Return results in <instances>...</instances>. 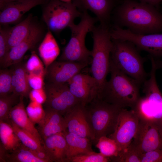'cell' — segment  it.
<instances>
[{
    "label": "cell",
    "mask_w": 162,
    "mask_h": 162,
    "mask_svg": "<svg viewBox=\"0 0 162 162\" xmlns=\"http://www.w3.org/2000/svg\"><path fill=\"white\" fill-rule=\"evenodd\" d=\"M109 28L100 24L97 27L95 26L92 32L93 46L91 51V72L98 84V94L106 82L109 72L113 46Z\"/></svg>",
    "instance_id": "cell-3"
},
{
    "label": "cell",
    "mask_w": 162,
    "mask_h": 162,
    "mask_svg": "<svg viewBox=\"0 0 162 162\" xmlns=\"http://www.w3.org/2000/svg\"><path fill=\"white\" fill-rule=\"evenodd\" d=\"M29 96L31 101H35L41 104L44 103L46 99V95L44 88L38 89H32Z\"/></svg>",
    "instance_id": "cell-38"
},
{
    "label": "cell",
    "mask_w": 162,
    "mask_h": 162,
    "mask_svg": "<svg viewBox=\"0 0 162 162\" xmlns=\"http://www.w3.org/2000/svg\"><path fill=\"white\" fill-rule=\"evenodd\" d=\"M45 114L43 121L39 124V134L43 141L53 135L66 130V124L64 116L59 112L45 108Z\"/></svg>",
    "instance_id": "cell-19"
},
{
    "label": "cell",
    "mask_w": 162,
    "mask_h": 162,
    "mask_svg": "<svg viewBox=\"0 0 162 162\" xmlns=\"http://www.w3.org/2000/svg\"><path fill=\"white\" fill-rule=\"evenodd\" d=\"M139 121V116L135 110L121 109L114 131L109 136L115 140L118 146V155L123 153L131 143L137 131Z\"/></svg>",
    "instance_id": "cell-9"
},
{
    "label": "cell",
    "mask_w": 162,
    "mask_h": 162,
    "mask_svg": "<svg viewBox=\"0 0 162 162\" xmlns=\"http://www.w3.org/2000/svg\"><path fill=\"white\" fill-rule=\"evenodd\" d=\"M12 70L6 68L0 71V96L13 92Z\"/></svg>",
    "instance_id": "cell-32"
},
{
    "label": "cell",
    "mask_w": 162,
    "mask_h": 162,
    "mask_svg": "<svg viewBox=\"0 0 162 162\" xmlns=\"http://www.w3.org/2000/svg\"><path fill=\"white\" fill-rule=\"evenodd\" d=\"M96 147L102 154L110 158L116 157L119 154L118 148L116 142L113 139L107 136L100 137L96 143Z\"/></svg>",
    "instance_id": "cell-29"
},
{
    "label": "cell",
    "mask_w": 162,
    "mask_h": 162,
    "mask_svg": "<svg viewBox=\"0 0 162 162\" xmlns=\"http://www.w3.org/2000/svg\"><path fill=\"white\" fill-rule=\"evenodd\" d=\"M112 39L113 46L110 62L139 84L144 82L146 74L143 59L135 46L128 40Z\"/></svg>",
    "instance_id": "cell-6"
},
{
    "label": "cell",
    "mask_w": 162,
    "mask_h": 162,
    "mask_svg": "<svg viewBox=\"0 0 162 162\" xmlns=\"http://www.w3.org/2000/svg\"><path fill=\"white\" fill-rule=\"evenodd\" d=\"M111 161L110 158L105 157L100 153L94 151L81 154L70 158L68 162H107Z\"/></svg>",
    "instance_id": "cell-31"
},
{
    "label": "cell",
    "mask_w": 162,
    "mask_h": 162,
    "mask_svg": "<svg viewBox=\"0 0 162 162\" xmlns=\"http://www.w3.org/2000/svg\"><path fill=\"white\" fill-rule=\"evenodd\" d=\"M8 29L0 28V64L2 67L9 51L8 43Z\"/></svg>",
    "instance_id": "cell-35"
},
{
    "label": "cell",
    "mask_w": 162,
    "mask_h": 162,
    "mask_svg": "<svg viewBox=\"0 0 162 162\" xmlns=\"http://www.w3.org/2000/svg\"><path fill=\"white\" fill-rule=\"evenodd\" d=\"M122 109L98 97L85 106V116L95 143L101 136H109L113 132Z\"/></svg>",
    "instance_id": "cell-5"
},
{
    "label": "cell",
    "mask_w": 162,
    "mask_h": 162,
    "mask_svg": "<svg viewBox=\"0 0 162 162\" xmlns=\"http://www.w3.org/2000/svg\"><path fill=\"white\" fill-rule=\"evenodd\" d=\"M12 66V93L23 97L29 96L32 89L28 84L25 64L21 62Z\"/></svg>",
    "instance_id": "cell-21"
},
{
    "label": "cell",
    "mask_w": 162,
    "mask_h": 162,
    "mask_svg": "<svg viewBox=\"0 0 162 162\" xmlns=\"http://www.w3.org/2000/svg\"><path fill=\"white\" fill-rule=\"evenodd\" d=\"M85 106L79 103L64 115L66 124V131L94 142L95 138L86 119Z\"/></svg>",
    "instance_id": "cell-14"
},
{
    "label": "cell",
    "mask_w": 162,
    "mask_h": 162,
    "mask_svg": "<svg viewBox=\"0 0 162 162\" xmlns=\"http://www.w3.org/2000/svg\"><path fill=\"white\" fill-rule=\"evenodd\" d=\"M26 109L29 118L34 124H39L43 121L45 116V112L42 104L31 101Z\"/></svg>",
    "instance_id": "cell-30"
},
{
    "label": "cell",
    "mask_w": 162,
    "mask_h": 162,
    "mask_svg": "<svg viewBox=\"0 0 162 162\" xmlns=\"http://www.w3.org/2000/svg\"><path fill=\"white\" fill-rule=\"evenodd\" d=\"M48 0H20L9 3L1 9L0 23L6 25L17 22L32 8Z\"/></svg>",
    "instance_id": "cell-16"
},
{
    "label": "cell",
    "mask_w": 162,
    "mask_h": 162,
    "mask_svg": "<svg viewBox=\"0 0 162 162\" xmlns=\"http://www.w3.org/2000/svg\"><path fill=\"white\" fill-rule=\"evenodd\" d=\"M114 25L144 35L162 32V14L155 7L135 0H123L115 9Z\"/></svg>",
    "instance_id": "cell-1"
},
{
    "label": "cell",
    "mask_w": 162,
    "mask_h": 162,
    "mask_svg": "<svg viewBox=\"0 0 162 162\" xmlns=\"http://www.w3.org/2000/svg\"><path fill=\"white\" fill-rule=\"evenodd\" d=\"M67 144V161L71 158L93 151L90 140L69 133L63 132Z\"/></svg>",
    "instance_id": "cell-23"
},
{
    "label": "cell",
    "mask_w": 162,
    "mask_h": 162,
    "mask_svg": "<svg viewBox=\"0 0 162 162\" xmlns=\"http://www.w3.org/2000/svg\"><path fill=\"white\" fill-rule=\"evenodd\" d=\"M67 83L70 92L84 106L98 95V84L92 76L80 73Z\"/></svg>",
    "instance_id": "cell-12"
},
{
    "label": "cell",
    "mask_w": 162,
    "mask_h": 162,
    "mask_svg": "<svg viewBox=\"0 0 162 162\" xmlns=\"http://www.w3.org/2000/svg\"><path fill=\"white\" fill-rule=\"evenodd\" d=\"M11 125L21 143L34 152L39 157L48 160L42 143L34 136L16 125L10 120Z\"/></svg>",
    "instance_id": "cell-25"
},
{
    "label": "cell",
    "mask_w": 162,
    "mask_h": 162,
    "mask_svg": "<svg viewBox=\"0 0 162 162\" xmlns=\"http://www.w3.org/2000/svg\"><path fill=\"white\" fill-rule=\"evenodd\" d=\"M43 64L36 52L32 51L25 66L28 73H45Z\"/></svg>",
    "instance_id": "cell-33"
},
{
    "label": "cell",
    "mask_w": 162,
    "mask_h": 162,
    "mask_svg": "<svg viewBox=\"0 0 162 162\" xmlns=\"http://www.w3.org/2000/svg\"><path fill=\"white\" fill-rule=\"evenodd\" d=\"M72 2L80 11H91L95 15L100 24L109 27L115 0H73Z\"/></svg>",
    "instance_id": "cell-17"
},
{
    "label": "cell",
    "mask_w": 162,
    "mask_h": 162,
    "mask_svg": "<svg viewBox=\"0 0 162 162\" xmlns=\"http://www.w3.org/2000/svg\"><path fill=\"white\" fill-rule=\"evenodd\" d=\"M23 98L20 96L19 102L11 110L9 113V118L17 126L34 136L43 144V140L39 132L28 115L23 102Z\"/></svg>",
    "instance_id": "cell-20"
},
{
    "label": "cell",
    "mask_w": 162,
    "mask_h": 162,
    "mask_svg": "<svg viewBox=\"0 0 162 162\" xmlns=\"http://www.w3.org/2000/svg\"><path fill=\"white\" fill-rule=\"evenodd\" d=\"M140 155L130 146L122 154L110 158L111 161L117 162H141Z\"/></svg>",
    "instance_id": "cell-34"
},
{
    "label": "cell",
    "mask_w": 162,
    "mask_h": 162,
    "mask_svg": "<svg viewBox=\"0 0 162 162\" xmlns=\"http://www.w3.org/2000/svg\"><path fill=\"white\" fill-rule=\"evenodd\" d=\"M133 139L130 146L140 156L148 152L162 149V123L140 118Z\"/></svg>",
    "instance_id": "cell-8"
},
{
    "label": "cell",
    "mask_w": 162,
    "mask_h": 162,
    "mask_svg": "<svg viewBox=\"0 0 162 162\" xmlns=\"http://www.w3.org/2000/svg\"><path fill=\"white\" fill-rule=\"evenodd\" d=\"M88 64L85 63L55 61L45 69L44 77L48 82L68 83Z\"/></svg>",
    "instance_id": "cell-13"
},
{
    "label": "cell",
    "mask_w": 162,
    "mask_h": 162,
    "mask_svg": "<svg viewBox=\"0 0 162 162\" xmlns=\"http://www.w3.org/2000/svg\"><path fill=\"white\" fill-rule=\"evenodd\" d=\"M140 2L150 4L155 7L158 6L162 2V0H135Z\"/></svg>",
    "instance_id": "cell-39"
},
{
    "label": "cell",
    "mask_w": 162,
    "mask_h": 162,
    "mask_svg": "<svg viewBox=\"0 0 162 162\" xmlns=\"http://www.w3.org/2000/svg\"><path fill=\"white\" fill-rule=\"evenodd\" d=\"M110 31L112 39L130 41L137 49L148 52L152 56H162V34H137L115 25Z\"/></svg>",
    "instance_id": "cell-10"
},
{
    "label": "cell",
    "mask_w": 162,
    "mask_h": 162,
    "mask_svg": "<svg viewBox=\"0 0 162 162\" xmlns=\"http://www.w3.org/2000/svg\"><path fill=\"white\" fill-rule=\"evenodd\" d=\"M43 145L50 162H67V144L63 132L47 138Z\"/></svg>",
    "instance_id": "cell-18"
},
{
    "label": "cell",
    "mask_w": 162,
    "mask_h": 162,
    "mask_svg": "<svg viewBox=\"0 0 162 162\" xmlns=\"http://www.w3.org/2000/svg\"><path fill=\"white\" fill-rule=\"evenodd\" d=\"M4 162H48L41 158L33 151L21 143L14 149L7 150Z\"/></svg>",
    "instance_id": "cell-26"
},
{
    "label": "cell",
    "mask_w": 162,
    "mask_h": 162,
    "mask_svg": "<svg viewBox=\"0 0 162 162\" xmlns=\"http://www.w3.org/2000/svg\"><path fill=\"white\" fill-rule=\"evenodd\" d=\"M32 19V16L30 14L16 26L8 29V43L9 50L28 36L33 24Z\"/></svg>",
    "instance_id": "cell-24"
},
{
    "label": "cell",
    "mask_w": 162,
    "mask_h": 162,
    "mask_svg": "<svg viewBox=\"0 0 162 162\" xmlns=\"http://www.w3.org/2000/svg\"><path fill=\"white\" fill-rule=\"evenodd\" d=\"M44 4L42 19L48 29L56 33L69 28L82 14L72 2L49 0Z\"/></svg>",
    "instance_id": "cell-7"
},
{
    "label": "cell",
    "mask_w": 162,
    "mask_h": 162,
    "mask_svg": "<svg viewBox=\"0 0 162 162\" xmlns=\"http://www.w3.org/2000/svg\"><path fill=\"white\" fill-rule=\"evenodd\" d=\"M42 34L40 26L33 23L28 36L20 44L10 50L2 67L7 68L21 62L27 52L39 42Z\"/></svg>",
    "instance_id": "cell-15"
},
{
    "label": "cell",
    "mask_w": 162,
    "mask_h": 162,
    "mask_svg": "<svg viewBox=\"0 0 162 162\" xmlns=\"http://www.w3.org/2000/svg\"><path fill=\"white\" fill-rule=\"evenodd\" d=\"M111 76L98 95V98L121 108L133 109L139 99V83L110 62Z\"/></svg>",
    "instance_id": "cell-2"
},
{
    "label": "cell",
    "mask_w": 162,
    "mask_h": 162,
    "mask_svg": "<svg viewBox=\"0 0 162 162\" xmlns=\"http://www.w3.org/2000/svg\"><path fill=\"white\" fill-rule=\"evenodd\" d=\"M46 99L45 108L58 112L64 116L75 106L80 103L70 92L67 83L47 82L44 86Z\"/></svg>",
    "instance_id": "cell-11"
},
{
    "label": "cell",
    "mask_w": 162,
    "mask_h": 162,
    "mask_svg": "<svg viewBox=\"0 0 162 162\" xmlns=\"http://www.w3.org/2000/svg\"><path fill=\"white\" fill-rule=\"evenodd\" d=\"M20 0H0V9L3 8L5 5L10 2Z\"/></svg>",
    "instance_id": "cell-40"
},
{
    "label": "cell",
    "mask_w": 162,
    "mask_h": 162,
    "mask_svg": "<svg viewBox=\"0 0 162 162\" xmlns=\"http://www.w3.org/2000/svg\"><path fill=\"white\" fill-rule=\"evenodd\" d=\"M0 143L8 151L14 149L21 143L10 124L0 121Z\"/></svg>",
    "instance_id": "cell-27"
},
{
    "label": "cell",
    "mask_w": 162,
    "mask_h": 162,
    "mask_svg": "<svg viewBox=\"0 0 162 162\" xmlns=\"http://www.w3.org/2000/svg\"><path fill=\"white\" fill-rule=\"evenodd\" d=\"M80 20L77 24L74 23L69 27L71 32L70 39L62 50L58 60L85 63L91 61L92 51L85 44L87 34L92 32L97 19L91 16L87 11L82 12Z\"/></svg>",
    "instance_id": "cell-4"
},
{
    "label": "cell",
    "mask_w": 162,
    "mask_h": 162,
    "mask_svg": "<svg viewBox=\"0 0 162 162\" xmlns=\"http://www.w3.org/2000/svg\"><path fill=\"white\" fill-rule=\"evenodd\" d=\"M62 1L66 2H72L73 0H60Z\"/></svg>",
    "instance_id": "cell-41"
},
{
    "label": "cell",
    "mask_w": 162,
    "mask_h": 162,
    "mask_svg": "<svg viewBox=\"0 0 162 162\" xmlns=\"http://www.w3.org/2000/svg\"><path fill=\"white\" fill-rule=\"evenodd\" d=\"M39 55L45 69L55 60L59 54L60 50L52 32L48 29L38 48Z\"/></svg>",
    "instance_id": "cell-22"
},
{
    "label": "cell",
    "mask_w": 162,
    "mask_h": 162,
    "mask_svg": "<svg viewBox=\"0 0 162 162\" xmlns=\"http://www.w3.org/2000/svg\"><path fill=\"white\" fill-rule=\"evenodd\" d=\"M141 162H162V149L145 152L140 156Z\"/></svg>",
    "instance_id": "cell-37"
},
{
    "label": "cell",
    "mask_w": 162,
    "mask_h": 162,
    "mask_svg": "<svg viewBox=\"0 0 162 162\" xmlns=\"http://www.w3.org/2000/svg\"><path fill=\"white\" fill-rule=\"evenodd\" d=\"M44 73H28V81L31 89H38L44 88Z\"/></svg>",
    "instance_id": "cell-36"
},
{
    "label": "cell",
    "mask_w": 162,
    "mask_h": 162,
    "mask_svg": "<svg viewBox=\"0 0 162 162\" xmlns=\"http://www.w3.org/2000/svg\"><path fill=\"white\" fill-rule=\"evenodd\" d=\"M20 97V96L13 93L0 96V121L10 123V111L19 102Z\"/></svg>",
    "instance_id": "cell-28"
}]
</instances>
